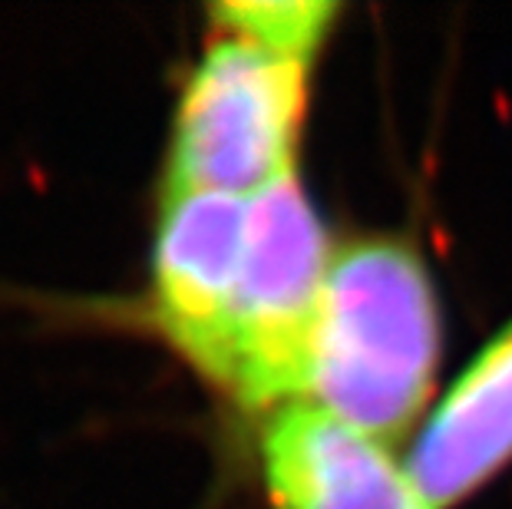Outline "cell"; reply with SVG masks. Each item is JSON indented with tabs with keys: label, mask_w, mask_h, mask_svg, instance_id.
<instances>
[{
	"label": "cell",
	"mask_w": 512,
	"mask_h": 509,
	"mask_svg": "<svg viewBox=\"0 0 512 509\" xmlns=\"http://www.w3.org/2000/svg\"><path fill=\"white\" fill-rule=\"evenodd\" d=\"M245 238L248 199L219 192L162 196L149 275L152 318L209 384L222 361Z\"/></svg>",
	"instance_id": "cell-4"
},
{
	"label": "cell",
	"mask_w": 512,
	"mask_h": 509,
	"mask_svg": "<svg viewBox=\"0 0 512 509\" xmlns=\"http://www.w3.org/2000/svg\"><path fill=\"white\" fill-rule=\"evenodd\" d=\"M341 4L328 0H228L209 7L215 34H228L255 43L278 57L311 63L331 40Z\"/></svg>",
	"instance_id": "cell-7"
},
{
	"label": "cell",
	"mask_w": 512,
	"mask_h": 509,
	"mask_svg": "<svg viewBox=\"0 0 512 509\" xmlns=\"http://www.w3.org/2000/svg\"><path fill=\"white\" fill-rule=\"evenodd\" d=\"M440 351L437 285L417 248L394 235L334 245L301 404L390 447L427 420Z\"/></svg>",
	"instance_id": "cell-1"
},
{
	"label": "cell",
	"mask_w": 512,
	"mask_h": 509,
	"mask_svg": "<svg viewBox=\"0 0 512 509\" xmlns=\"http://www.w3.org/2000/svg\"><path fill=\"white\" fill-rule=\"evenodd\" d=\"M308 86L311 63L215 34L182 86L162 196L252 199L294 172Z\"/></svg>",
	"instance_id": "cell-3"
},
{
	"label": "cell",
	"mask_w": 512,
	"mask_h": 509,
	"mask_svg": "<svg viewBox=\"0 0 512 509\" xmlns=\"http://www.w3.org/2000/svg\"><path fill=\"white\" fill-rule=\"evenodd\" d=\"M334 242L298 172L248 199L245 262L212 387L248 414L301 404Z\"/></svg>",
	"instance_id": "cell-2"
},
{
	"label": "cell",
	"mask_w": 512,
	"mask_h": 509,
	"mask_svg": "<svg viewBox=\"0 0 512 509\" xmlns=\"http://www.w3.org/2000/svg\"><path fill=\"white\" fill-rule=\"evenodd\" d=\"M258 463L278 509H433L390 447L311 404L265 417Z\"/></svg>",
	"instance_id": "cell-5"
},
{
	"label": "cell",
	"mask_w": 512,
	"mask_h": 509,
	"mask_svg": "<svg viewBox=\"0 0 512 509\" xmlns=\"http://www.w3.org/2000/svg\"><path fill=\"white\" fill-rule=\"evenodd\" d=\"M512 463V321L440 397L413 440L407 473L433 509L470 500Z\"/></svg>",
	"instance_id": "cell-6"
}]
</instances>
